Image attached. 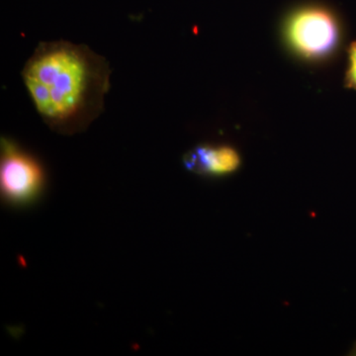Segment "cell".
Returning <instances> with one entry per match:
<instances>
[{
    "instance_id": "cell-2",
    "label": "cell",
    "mask_w": 356,
    "mask_h": 356,
    "mask_svg": "<svg viewBox=\"0 0 356 356\" xmlns=\"http://www.w3.org/2000/svg\"><path fill=\"white\" fill-rule=\"evenodd\" d=\"M343 36L337 16L322 6L301 7L293 11L283 25L288 48L308 62L329 60L341 48Z\"/></svg>"
},
{
    "instance_id": "cell-5",
    "label": "cell",
    "mask_w": 356,
    "mask_h": 356,
    "mask_svg": "<svg viewBox=\"0 0 356 356\" xmlns=\"http://www.w3.org/2000/svg\"><path fill=\"white\" fill-rule=\"evenodd\" d=\"M348 69L344 76V86L346 88L356 91V41L353 42L348 49Z\"/></svg>"
},
{
    "instance_id": "cell-3",
    "label": "cell",
    "mask_w": 356,
    "mask_h": 356,
    "mask_svg": "<svg viewBox=\"0 0 356 356\" xmlns=\"http://www.w3.org/2000/svg\"><path fill=\"white\" fill-rule=\"evenodd\" d=\"M48 178L36 156L8 137L0 140V196L13 209H26L43 198Z\"/></svg>"
},
{
    "instance_id": "cell-4",
    "label": "cell",
    "mask_w": 356,
    "mask_h": 356,
    "mask_svg": "<svg viewBox=\"0 0 356 356\" xmlns=\"http://www.w3.org/2000/svg\"><path fill=\"white\" fill-rule=\"evenodd\" d=\"M188 172L203 177L219 178L235 173L242 165L241 154L229 145L201 144L182 158Z\"/></svg>"
},
{
    "instance_id": "cell-1",
    "label": "cell",
    "mask_w": 356,
    "mask_h": 356,
    "mask_svg": "<svg viewBox=\"0 0 356 356\" xmlns=\"http://www.w3.org/2000/svg\"><path fill=\"white\" fill-rule=\"evenodd\" d=\"M110 76L106 58L65 40L40 42L21 70L42 120L63 136L84 132L103 113Z\"/></svg>"
}]
</instances>
